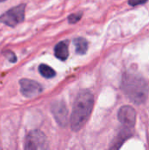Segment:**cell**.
I'll return each mask as SVG.
<instances>
[{
	"mask_svg": "<svg viewBox=\"0 0 149 150\" xmlns=\"http://www.w3.org/2000/svg\"><path fill=\"white\" fill-rule=\"evenodd\" d=\"M93 104L94 98L90 91L83 90L79 92L74 103L70 117V126L72 130L77 132L83 128L90 116Z\"/></svg>",
	"mask_w": 149,
	"mask_h": 150,
	"instance_id": "cell-1",
	"label": "cell"
},
{
	"mask_svg": "<svg viewBox=\"0 0 149 150\" xmlns=\"http://www.w3.org/2000/svg\"><path fill=\"white\" fill-rule=\"evenodd\" d=\"M121 87L124 93L136 105L143 104L148 98V83L138 74L126 73L123 76Z\"/></svg>",
	"mask_w": 149,
	"mask_h": 150,
	"instance_id": "cell-2",
	"label": "cell"
},
{
	"mask_svg": "<svg viewBox=\"0 0 149 150\" xmlns=\"http://www.w3.org/2000/svg\"><path fill=\"white\" fill-rule=\"evenodd\" d=\"M25 4H18L11 8L0 16V22L9 26H15L24 21Z\"/></svg>",
	"mask_w": 149,
	"mask_h": 150,
	"instance_id": "cell-3",
	"label": "cell"
},
{
	"mask_svg": "<svg viewBox=\"0 0 149 150\" xmlns=\"http://www.w3.org/2000/svg\"><path fill=\"white\" fill-rule=\"evenodd\" d=\"M47 138L41 131L33 130L27 134L25 141V149H47Z\"/></svg>",
	"mask_w": 149,
	"mask_h": 150,
	"instance_id": "cell-4",
	"label": "cell"
},
{
	"mask_svg": "<svg viewBox=\"0 0 149 150\" xmlns=\"http://www.w3.org/2000/svg\"><path fill=\"white\" fill-rule=\"evenodd\" d=\"M19 84H20V91L22 95L25 96V98L36 97L43 91L42 86L39 83L33 80L25 79V78L20 79Z\"/></svg>",
	"mask_w": 149,
	"mask_h": 150,
	"instance_id": "cell-5",
	"label": "cell"
},
{
	"mask_svg": "<svg viewBox=\"0 0 149 150\" xmlns=\"http://www.w3.org/2000/svg\"><path fill=\"white\" fill-rule=\"evenodd\" d=\"M136 111L132 106L125 105L119 110L118 119L126 127L133 128L136 123Z\"/></svg>",
	"mask_w": 149,
	"mask_h": 150,
	"instance_id": "cell-6",
	"label": "cell"
},
{
	"mask_svg": "<svg viewBox=\"0 0 149 150\" xmlns=\"http://www.w3.org/2000/svg\"><path fill=\"white\" fill-rule=\"evenodd\" d=\"M52 112L57 123L61 127H66L68 124V112L66 104L63 101H57L52 105Z\"/></svg>",
	"mask_w": 149,
	"mask_h": 150,
	"instance_id": "cell-7",
	"label": "cell"
},
{
	"mask_svg": "<svg viewBox=\"0 0 149 150\" xmlns=\"http://www.w3.org/2000/svg\"><path fill=\"white\" fill-rule=\"evenodd\" d=\"M54 55L61 61H65L68 57V47L67 41H61L55 46Z\"/></svg>",
	"mask_w": 149,
	"mask_h": 150,
	"instance_id": "cell-8",
	"label": "cell"
},
{
	"mask_svg": "<svg viewBox=\"0 0 149 150\" xmlns=\"http://www.w3.org/2000/svg\"><path fill=\"white\" fill-rule=\"evenodd\" d=\"M76 52L79 54H84L88 50V41L83 38H76L74 40Z\"/></svg>",
	"mask_w": 149,
	"mask_h": 150,
	"instance_id": "cell-9",
	"label": "cell"
},
{
	"mask_svg": "<svg viewBox=\"0 0 149 150\" xmlns=\"http://www.w3.org/2000/svg\"><path fill=\"white\" fill-rule=\"evenodd\" d=\"M39 72L45 78H53L56 75L54 69H52L51 67H49L47 64H40L39 66Z\"/></svg>",
	"mask_w": 149,
	"mask_h": 150,
	"instance_id": "cell-10",
	"label": "cell"
},
{
	"mask_svg": "<svg viewBox=\"0 0 149 150\" xmlns=\"http://www.w3.org/2000/svg\"><path fill=\"white\" fill-rule=\"evenodd\" d=\"M82 12H77V13H74V14H71L68 16V20L70 24H75L76 22H78L81 18H82Z\"/></svg>",
	"mask_w": 149,
	"mask_h": 150,
	"instance_id": "cell-11",
	"label": "cell"
},
{
	"mask_svg": "<svg viewBox=\"0 0 149 150\" xmlns=\"http://www.w3.org/2000/svg\"><path fill=\"white\" fill-rule=\"evenodd\" d=\"M3 54L11 62H16V55L13 52L10 51V50H6V51H4Z\"/></svg>",
	"mask_w": 149,
	"mask_h": 150,
	"instance_id": "cell-12",
	"label": "cell"
},
{
	"mask_svg": "<svg viewBox=\"0 0 149 150\" xmlns=\"http://www.w3.org/2000/svg\"><path fill=\"white\" fill-rule=\"evenodd\" d=\"M148 0H128V4L132 6H136L139 4H143L147 3Z\"/></svg>",
	"mask_w": 149,
	"mask_h": 150,
	"instance_id": "cell-13",
	"label": "cell"
}]
</instances>
